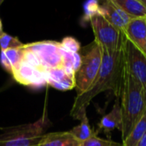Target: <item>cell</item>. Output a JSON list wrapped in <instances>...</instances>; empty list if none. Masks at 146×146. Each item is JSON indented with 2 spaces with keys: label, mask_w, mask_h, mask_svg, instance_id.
<instances>
[{
  "label": "cell",
  "mask_w": 146,
  "mask_h": 146,
  "mask_svg": "<svg viewBox=\"0 0 146 146\" xmlns=\"http://www.w3.org/2000/svg\"><path fill=\"white\" fill-rule=\"evenodd\" d=\"M125 76L124 52L103 50V61L98 77L93 85L86 92L77 95L70 111L73 116L80 109H86L91 101L99 93L110 91L116 98H121Z\"/></svg>",
  "instance_id": "1"
},
{
  "label": "cell",
  "mask_w": 146,
  "mask_h": 146,
  "mask_svg": "<svg viewBox=\"0 0 146 146\" xmlns=\"http://www.w3.org/2000/svg\"><path fill=\"white\" fill-rule=\"evenodd\" d=\"M121 108L123 120L121 130L123 141L146 114V91L126 70L121 95Z\"/></svg>",
  "instance_id": "2"
},
{
  "label": "cell",
  "mask_w": 146,
  "mask_h": 146,
  "mask_svg": "<svg viewBox=\"0 0 146 146\" xmlns=\"http://www.w3.org/2000/svg\"><path fill=\"white\" fill-rule=\"evenodd\" d=\"M80 66L75 73V88L77 95L88 91L96 80L103 61V49L96 42L85 47L80 53Z\"/></svg>",
  "instance_id": "3"
},
{
  "label": "cell",
  "mask_w": 146,
  "mask_h": 146,
  "mask_svg": "<svg viewBox=\"0 0 146 146\" xmlns=\"http://www.w3.org/2000/svg\"><path fill=\"white\" fill-rule=\"evenodd\" d=\"M50 123L47 115H44L34 123L7 128L0 134V146H38Z\"/></svg>",
  "instance_id": "4"
},
{
  "label": "cell",
  "mask_w": 146,
  "mask_h": 146,
  "mask_svg": "<svg viewBox=\"0 0 146 146\" xmlns=\"http://www.w3.org/2000/svg\"><path fill=\"white\" fill-rule=\"evenodd\" d=\"M95 40L103 50L116 52L124 49L127 38L122 30L110 24L104 16L98 14L89 20Z\"/></svg>",
  "instance_id": "5"
},
{
  "label": "cell",
  "mask_w": 146,
  "mask_h": 146,
  "mask_svg": "<svg viewBox=\"0 0 146 146\" xmlns=\"http://www.w3.org/2000/svg\"><path fill=\"white\" fill-rule=\"evenodd\" d=\"M125 70L146 91V56L127 39L124 49Z\"/></svg>",
  "instance_id": "6"
},
{
  "label": "cell",
  "mask_w": 146,
  "mask_h": 146,
  "mask_svg": "<svg viewBox=\"0 0 146 146\" xmlns=\"http://www.w3.org/2000/svg\"><path fill=\"white\" fill-rule=\"evenodd\" d=\"M11 74L15 80L24 86L38 88L47 84L45 72L38 70L23 61Z\"/></svg>",
  "instance_id": "7"
},
{
  "label": "cell",
  "mask_w": 146,
  "mask_h": 146,
  "mask_svg": "<svg viewBox=\"0 0 146 146\" xmlns=\"http://www.w3.org/2000/svg\"><path fill=\"white\" fill-rule=\"evenodd\" d=\"M99 14L110 24L124 32L125 28L133 20L115 0H107L99 3Z\"/></svg>",
  "instance_id": "8"
},
{
  "label": "cell",
  "mask_w": 146,
  "mask_h": 146,
  "mask_svg": "<svg viewBox=\"0 0 146 146\" xmlns=\"http://www.w3.org/2000/svg\"><path fill=\"white\" fill-rule=\"evenodd\" d=\"M46 82L59 91H69L75 88V73L63 68L50 69L46 72Z\"/></svg>",
  "instance_id": "9"
},
{
  "label": "cell",
  "mask_w": 146,
  "mask_h": 146,
  "mask_svg": "<svg viewBox=\"0 0 146 146\" xmlns=\"http://www.w3.org/2000/svg\"><path fill=\"white\" fill-rule=\"evenodd\" d=\"M125 36L145 56H146L145 19H133L124 30Z\"/></svg>",
  "instance_id": "10"
},
{
  "label": "cell",
  "mask_w": 146,
  "mask_h": 146,
  "mask_svg": "<svg viewBox=\"0 0 146 146\" xmlns=\"http://www.w3.org/2000/svg\"><path fill=\"white\" fill-rule=\"evenodd\" d=\"M122 112L121 108L120 98H116L112 110L105 115L98 123V129L96 131L97 134L98 133H104L108 139H110V134L115 129H118L121 132L122 130Z\"/></svg>",
  "instance_id": "11"
},
{
  "label": "cell",
  "mask_w": 146,
  "mask_h": 146,
  "mask_svg": "<svg viewBox=\"0 0 146 146\" xmlns=\"http://www.w3.org/2000/svg\"><path fill=\"white\" fill-rule=\"evenodd\" d=\"M80 142L70 131L56 132L44 134L38 146H81Z\"/></svg>",
  "instance_id": "12"
},
{
  "label": "cell",
  "mask_w": 146,
  "mask_h": 146,
  "mask_svg": "<svg viewBox=\"0 0 146 146\" xmlns=\"http://www.w3.org/2000/svg\"><path fill=\"white\" fill-rule=\"evenodd\" d=\"M72 117L75 120L80 121V124L79 126H76L70 130V133L80 142H85L97 135V133L92 129L89 124V121L86 115V109H80Z\"/></svg>",
  "instance_id": "13"
},
{
  "label": "cell",
  "mask_w": 146,
  "mask_h": 146,
  "mask_svg": "<svg viewBox=\"0 0 146 146\" xmlns=\"http://www.w3.org/2000/svg\"><path fill=\"white\" fill-rule=\"evenodd\" d=\"M24 50L23 47L18 49H9L1 50L0 63L5 71L11 74L23 61Z\"/></svg>",
  "instance_id": "14"
},
{
  "label": "cell",
  "mask_w": 146,
  "mask_h": 146,
  "mask_svg": "<svg viewBox=\"0 0 146 146\" xmlns=\"http://www.w3.org/2000/svg\"><path fill=\"white\" fill-rule=\"evenodd\" d=\"M133 20L146 19V7L141 0H115Z\"/></svg>",
  "instance_id": "15"
},
{
  "label": "cell",
  "mask_w": 146,
  "mask_h": 146,
  "mask_svg": "<svg viewBox=\"0 0 146 146\" xmlns=\"http://www.w3.org/2000/svg\"><path fill=\"white\" fill-rule=\"evenodd\" d=\"M146 133V114L135 125L127 138L122 141L123 146H136Z\"/></svg>",
  "instance_id": "16"
},
{
  "label": "cell",
  "mask_w": 146,
  "mask_h": 146,
  "mask_svg": "<svg viewBox=\"0 0 146 146\" xmlns=\"http://www.w3.org/2000/svg\"><path fill=\"white\" fill-rule=\"evenodd\" d=\"M22 44L17 37L11 36L6 33H3L0 36V49L1 50H6L9 49H18L23 47Z\"/></svg>",
  "instance_id": "17"
},
{
  "label": "cell",
  "mask_w": 146,
  "mask_h": 146,
  "mask_svg": "<svg viewBox=\"0 0 146 146\" xmlns=\"http://www.w3.org/2000/svg\"><path fill=\"white\" fill-rule=\"evenodd\" d=\"M81 146H123V145L122 143H117L111 139H103L96 135L88 140L82 142Z\"/></svg>",
  "instance_id": "18"
},
{
  "label": "cell",
  "mask_w": 146,
  "mask_h": 146,
  "mask_svg": "<svg viewBox=\"0 0 146 146\" xmlns=\"http://www.w3.org/2000/svg\"><path fill=\"white\" fill-rule=\"evenodd\" d=\"M84 20L86 21H89V20L99 14V2L98 1H89L84 4Z\"/></svg>",
  "instance_id": "19"
},
{
  "label": "cell",
  "mask_w": 146,
  "mask_h": 146,
  "mask_svg": "<svg viewBox=\"0 0 146 146\" xmlns=\"http://www.w3.org/2000/svg\"><path fill=\"white\" fill-rule=\"evenodd\" d=\"M62 46L68 51L78 53L80 50V44L77 39L73 37H66L61 41Z\"/></svg>",
  "instance_id": "20"
},
{
  "label": "cell",
  "mask_w": 146,
  "mask_h": 146,
  "mask_svg": "<svg viewBox=\"0 0 146 146\" xmlns=\"http://www.w3.org/2000/svg\"><path fill=\"white\" fill-rule=\"evenodd\" d=\"M136 146H146V133L145 135L142 138V139L139 142V144Z\"/></svg>",
  "instance_id": "21"
},
{
  "label": "cell",
  "mask_w": 146,
  "mask_h": 146,
  "mask_svg": "<svg viewBox=\"0 0 146 146\" xmlns=\"http://www.w3.org/2000/svg\"><path fill=\"white\" fill-rule=\"evenodd\" d=\"M3 33V25H2V21H1V19H0V36Z\"/></svg>",
  "instance_id": "22"
},
{
  "label": "cell",
  "mask_w": 146,
  "mask_h": 146,
  "mask_svg": "<svg viewBox=\"0 0 146 146\" xmlns=\"http://www.w3.org/2000/svg\"><path fill=\"white\" fill-rule=\"evenodd\" d=\"M3 0H0V5H1V4H2V3H3Z\"/></svg>",
  "instance_id": "23"
},
{
  "label": "cell",
  "mask_w": 146,
  "mask_h": 146,
  "mask_svg": "<svg viewBox=\"0 0 146 146\" xmlns=\"http://www.w3.org/2000/svg\"><path fill=\"white\" fill-rule=\"evenodd\" d=\"M145 22H146V19H145Z\"/></svg>",
  "instance_id": "24"
}]
</instances>
